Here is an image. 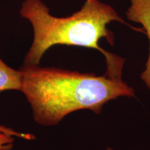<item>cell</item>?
Instances as JSON below:
<instances>
[{"label": "cell", "mask_w": 150, "mask_h": 150, "mask_svg": "<svg viewBox=\"0 0 150 150\" xmlns=\"http://www.w3.org/2000/svg\"><path fill=\"white\" fill-rule=\"evenodd\" d=\"M20 91L31 106L33 119L42 126L58 125L79 110L102 112L104 105L120 97H135L122 75L108 71L102 76L57 67L24 65Z\"/></svg>", "instance_id": "6da1fadb"}, {"label": "cell", "mask_w": 150, "mask_h": 150, "mask_svg": "<svg viewBox=\"0 0 150 150\" xmlns=\"http://www.w3.org/2000/svg\"><path fill=\"white\" fill-rule=\"evenodd\" d=\"M20 14L31 22L33 29V43L24 62L26 65H38L45 53L57 45L94 49L106 59L112 53L101 47L99 42L106 38L110 45H114V34L107 27L112 22L145 33L129 24L112 6L99 0H86L81 10L66 18L52 16L41 0H25Z\"/></svg>", "instance_id": "7a4b0ae2"}, {"label": "cell", "mask_w": 150, "mask_h": 150, "mask_svg": "<svg viewBox=\"0 0 150 150\" xmlns=\"http://www.w3.org/2000/svg\"><path fill=\"white\" fill-rule=\"evenodd\" d=\"M130 6L126 12L127 19L141 24L149 38V56L141 79L150 90V0H130Z\"/></svg>", "instance_id": "3957f363"}, {"label": "cell", "mask_w": 150, "mask_h": 150, "mask_svg": "<svg viewBox=\"0 0 150 150\" xmlns=\"http://www.w3.org/2000/svg\"><path fill=\"white\" fill-rule=\"evenodd\" d=\"M22 72L9 67L0 59V93L6 91H20Z\"/></svg>", "instance_id": "277c9868"}, {"label": "cell", "mask_w": 150, "mask_h": 150, "mask_svg": "<svg viewBox=\"0 0 150 150\" xmlns=\"http://www.w3.org/2000/svg\"><path fill=\"white\" fill-rule=\"evenodd\" d=\"M0 132L11 135V136L13 137H17V138H22V139H25L28 140H32L35 139V137L34 136V135L31 134H27V133L19 132V131H17L16 130H14V129L9 128V127L3 126V125H0Z\"/></svg>", "instance_id": "5b68a950"}, {"label": "cell", "mask_w": 150, "mask_h": 150, "mask_svg": "<svg viewBox=\"0 0 150 150\" xmlns=\"http://www.w3.org/2000/svg\"><path fill=\"white\" fill-rule=\"evenodd\" d=\"M14 140L13 136L0 132V150H12Z\"/></svg>", "instance_id": "8992f818"}, {"label": "cell", "mask_w": 150, "mask_h": 150, "mask_svg": "<svg viewBox=\"0 0 150 150\" xmlns=\"http://www.w3.org/2000/svg\"><path fill=\"white\" fill-rule=\"evenodd\" d=\"M106 150H113L112 149H111V148H110V147H108L107 149H106Z\"/></svg>", "instance_id": "52a82bcc"}]
</instances>
